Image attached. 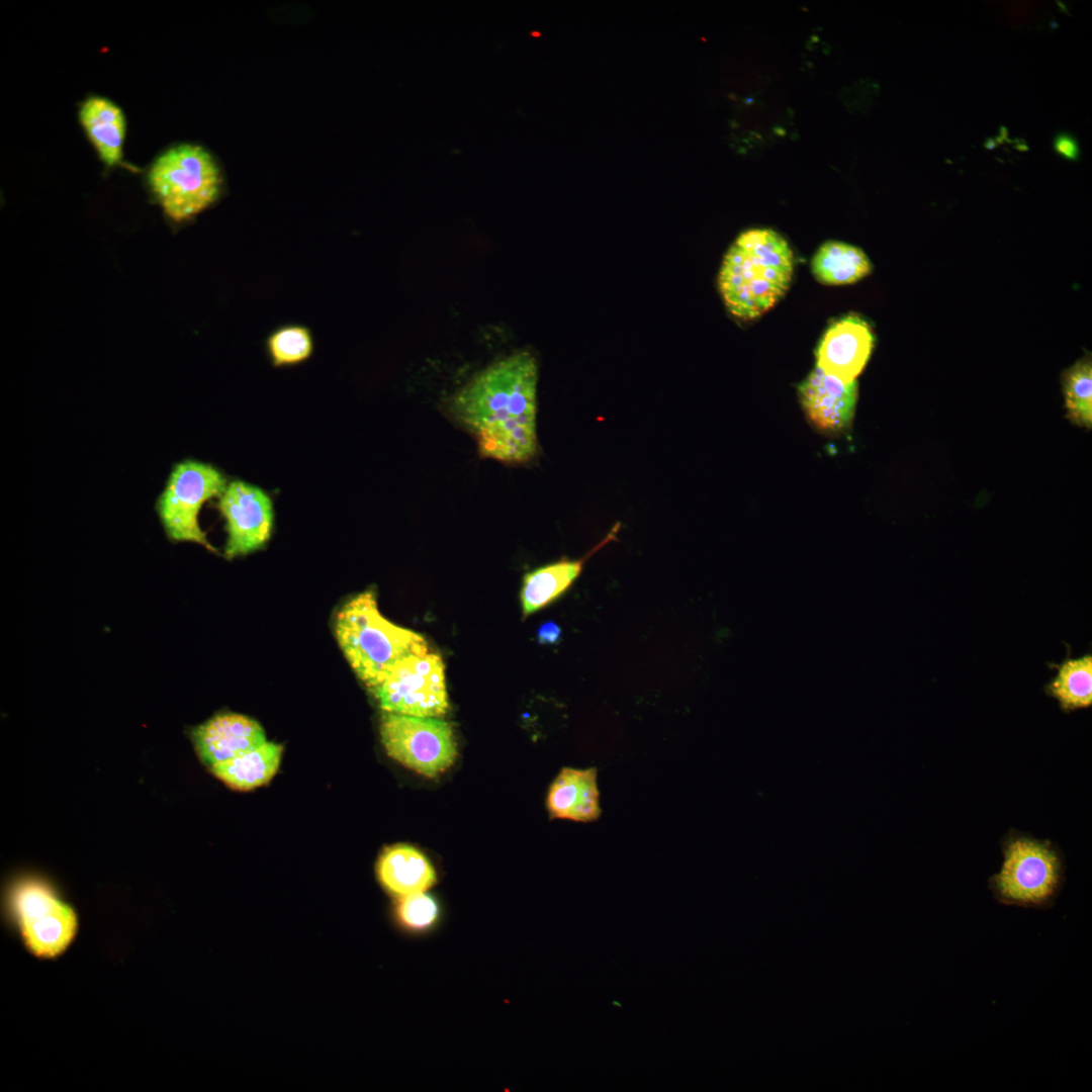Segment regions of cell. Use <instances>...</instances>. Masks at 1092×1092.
Returning a JSON list of instances; mask_svg holds the SVG:
<instances>
[{
  "mask_svg": "<svg viewBox=\"0 0 1092 1092\" xmlns=\"http://www.w3.org/2000/svg\"><path fill=\"white\" fill-rule=\"evenodd\" d=\"M538 364L520 351L477 372L446 401V411L475 440L481 458L517 465L538 452Z\"/></svg>",
  "mask_w": 1092,
  "mask_h": 1092,
  "instance_id": "cell-1",
  "label": "cell"
},
{
  "mask_svg": "<svg viewBox=\"0 0 1092 1092\" xmlns=\"http://www.w3.org/2000/svg\"><path fill=\"white\" fill-rule=\"evenodd\" d=\"M794 255L779 233L751 229L726 252L718 276L722 299L731 314L748 321L772 307L788 290Z\"/></svg>",
  "mask_w": 1092,
  "mask_h": 1092,
  "instance_id": "cell-2",
  "label": "cell"
},
{
  "mask_svg": "<svg viewBox=\"0 0 1092 1092\" xmlns=\"http://www.w3.org/2000/svg\"><path fill=\"white\" fill-rule=\"evenodd\" d=\"M334 631L348 663L369 690L401 659L431 651L421 634L381 615L373 590L357 595L337 612Z\"/></svg>",
  "mask_w": 1092,
  "mask_h": 1092,
  "instance_id": "cell-3",
  "label": "cell"
},
{
  "mask_svg": "<svg viewBox=\"0 0 1092 1092\" xmlns=\"http://www.w3.org/2000/svg\"><path fill=\"white\" fill-rule=\"evenodd\" d=\"M147 181L164 214L175 223H182L217 200L222 176L207 149L198 144L179 143L154 159Z\"/></svg>",
  "mask_w": 1092,
  "mask_h": 1092,
  "instance_id": "cell-4",
  "label": "cell"
},
{
  "mask_svg": "<svg viewBox=\"0 0 1092 1092\" xmlns=\"http://www.w3.org/2000/svg\"><path fill=\"white\" fill-rule=\"evenodd\" d=\"M1003 854L1000 872L990 879L999 902L1041 907L1054 900L1062 882V863L1048 841L1016 835L1005 843Z\"/></svg>",
  "mask_w": 1092,
  "mask_h": 1092,
  "instance_id": "cell-5",
  "label": "cell"
},
{
  "mask_svg": "<svg viewBox=\"0 0 1092 1092\" xmlns=\"http://www.w3.org/2000/svg\"><path fill=\"white\" fill-rule=\"evenodd\" d=\"M226 485L225 476L210 464L195 460L176 464L157 502V512L168 538L193 542L216 552L200 528L198 516L203 504L218 498Z\"/></svg>",
  "mask_w": 1092,
  "mask_h": 1092,
  "instance_id": "cell-6",
  "label": "cell"
},
{
  "mask_svg": "<svg viewBox=\"0 0 1092 1092\" xmlns=\"http://www.w3.org/2000/svg\"><path fill=\"white\" fill-rule=\"evenodd\" d=\"M10 907L27 949L38 958L53 959L74 939L78 919L43 881L25 879L10 893Z\"/></svg>",
  "mask_w": 1092,
  "mask_h": 1092,
  "instance_id": "cell-7",
  "label": "cell"
},
{
  "mask_svg": "<svg viewBox=\"0 0 1092 1092\" xmlns=\"http://www.w3.org/2000/svg\"><path fill=\"white\" fill-rule=\"evenodd\" d=\"M380 737L390 757L429 778L444 772L457 757L453 728L438 718L383 712Z\"/></svg>",
  "mask_w": 1092,
  "mask_h": 1092,
  "instance_id": "cell-8",
  "label": "cell"
},
{
  "mask_svg": "<svg viewBox=\"0 0 1092 1092\" xmlns=\"http://www.w3.org/2000/svg\"><path fill=\"white\" fill-rule=\"evenodd\" d=\"M370 691L383 712L439 718L449 709L444 662L432 651L401 659Z\"/></svg>",
  "mask_w": 1092,
  "mask_h": 1092,
  "instance_id": "cell-9",
  "label": "cell"
},
{
  "mask_svg": "<svg viewBox=\"0 0 1092 1092\" xmlns=\"http://www.w3.org/2000/svg\"><path fill=\"white\" fill-rule=\"evenodd\" d=\"M217 509L225 521L226 559L255 552L269 541L274 520L273 503L262 488L233 480L218 497Z\"/></svg>",
  "mask_w": 1092,
  "mask_h": 1092,
  "instance_id": "cell-10",
  "label": "cell"
},
{
  "mask_svg": "<svg viewBox=\"0 0 1092 1092\" xmlns=\"http://www.w3.org/2000/svg\"><path fill=\"white\" fill-rule=\"evenodd\" d=\"M874 347L869 325L855 314L832 323L816 349V367L844 383L855 381Z\"/></svg>",
  "mask_w": 1092,
  "mask_h": 1092,
  "instance_id": "cell-11",
  "label": "cell"
},
{
  "mask_svg": "<svg viewBox=\"0 0 1092 1092\" xmlns=\"http://www.w3.org/2000/svg\"><path fill=\"white\" fill-rule=\"evenodd\" d=\"M803 411L811 424L827 434L849 428L857 401V382L844 383L815 367L798 386Z\"/></svg>",
  "mask_w": 1092,
  "mask_h": 1092,
  "instance_id": "cell-12",
  "label": "cell"
},
{
  "mask_svg": "<svg viewBox=\"0 0 1092 1092\" xmlns=\"http://www.w3.org/2000/svg\"><path fill=\"white\" fill-rule=\"evenodd\" d=\"M191 737L199 758L209 767L267 742L257 721L235 713L213 716L196 727Z\"/></svg>",
  "mask_w": 1092,
  "mask_h": 1092,
  "instance_id": "cell-13",
  "label": "cell"
},
{
  "mask_svg": "<svg viewBox=\"0 0 1092 1092\" xmlns=\"http://www.w3.org/2000/svg\"><path fill=\"white\" fill-rule=\"evenodd\" d=\"M78 121L106 167L122 164L127 122L116 102L102 95H89L79 104Z\"/></svg>",
  "mask_w": 1092,
  "mask_h": 1092,
  "instance_id": "cell-14",
  "label": "cell"
},
{
  "mask_svg": "<svg viewBox=\"0 0 1092 1092\" xmlns=\"http://www.w3.org/2000/svg\"><path fill=\"white\" fill-rule=\"evenodd\" d=\"M546 806L551 818L588 823L602 814L597 767H563L549 787Z\"/></svg>",
  "mask_w": 1092,
  "mask_h": 1092,
  "instance_id": "cell-15",
  "label": "cell"
},
{
  "mask_svg": "<svg viewBox=\"0 0 1092 1092\" xmlns=\"http://www.w3.org/2000/svg\"><path fill=\"white\" fill-rule=\"evenodd\" d=\"M619 527V524L614 526L605 539L583 557H563L525 574L520 595L523 618L543 609L564 594L581 573L585 561L615 539Z\"/></svg>",
  "mask_w": 1092,
  "mask_h": 1092,
  "instance_id": "cell-16",
  "label": "cell"
},
{
  "mask_svg": "<svg viewBox=\"0 0 1092 1092\" xmlns=\"http://www.w3.org/2000/svg\"><path fill=\"white\" fill-rule=\"evenodd\" d=\"M376 877L381 887L396 898L426 892L437 881L430 860L415 847L403 844L390 846L381 853Z\"/></svg>",
  "mask_w": 1092,
  "mask_h": 1092,
  "instance_id": "cell-17",
  "label": "cell"
},
{
  "mask_svg": "<svg viewBox=\"0 0 1092 1092\" xmlns=\"http://www.w3.org/2000/svg\"><path fill=\"white\" fill-rule=\"evenodd\" d=\"M282 746L273 742L210 766L211 772L233 789L247 791L269 782L277 771Z\"/></svg>",
  "mask_w": 1092,
  "mask_h": 1092,
  "instance_id": "cell-18",
  "label": "cell"
},
{
  "mask_svg": "<svg viewBox=\"0 0 1092 1092\" xmlns=\"http://www.w3.org/2000/svg\"><path fill=\"white\" fill-rule=\"evenodd\" d=\"M872 269L868 256L857 247L837 242H825L815 253L811 270L824 284H850L867 276Z\"/></svg>",
  "mask_w": 1092,
  "mask_h": 1092,
  "instance_id": "cell-19",
  "label": "cell"
},
{
  "mask_svg": "<svg viewBox=\"0 0 1092 1092\" xmlns=\"http://www.w3.org/2000/svg\"><path fill=\"white\" fill-rule=\"evenodd\" d=\"M1056 675L1044 687L1064 712L1086 709L1092 705V655L1067 657L1055 665Z\"/></svg>",
  "mask_w": 1092,
  "mask_h": 1092,
  "instance_id": "cell-20",
  "label": "cell"
},
{
  "mask_svg": "<svg viewBox=\"0 0 1092 1092\" xmlns=\"http://www.w3.org/2000/svg\"><path fill=\"white\" fill-rule=\"evenodd\" d=\"M439 917L438 902L426 892L397 898L392 911L395 926L410 935L428 933L437 925Z\"/></svg>",
  "mask_w": 1092,
  "mask_h": 1092,
  "instance_id": "cell-21",
  "label": "cell"
},
{
  "mask_svg": "<svg viewBox=\"0 0 1092 1092\" xmlns=\"http://www.w3.org/2000/svg\"><path fill=\"white\" fill-rule=\"evenodd\" d=\"M267 350L276 367L289 366L307 360L313 352L310 331L303 326L278 328L267 339Z\"/></svg>",
  "mask_w": 1092,
  "mask_h": 1092,
  "instance_id": "cell-22",
  "label": "cell"
},
{
  "mask_svg": "<svg viewBox=\"0 0 1092 1092\" xmlns=\"http://www.w3.org/2000/svg\"><path fill=\"white\" fill-rule=\"evenodd\" d=\"M1066 405L1072 421L1090 428L1092 423V368L1083 361L1073 366L1065 376Z\"/></svg>",
  "mask_w": 1092,
  "mask_h": 1092,
  "instance_id": "cell-23",
  "label": "cell"
},
{
  "mask_svg": "<svg viewBox=\"0 0 1092 1092\" xmlns=\"http://www.w3.org/2000/svg\"><path fill=\"white\" fill-rule=\"evenodd\" d=\"M1054 148L1056 153L1066 160L1074 161L1080 156L1079 144L1069 133L1058 134L1054 141Z\"/></svg>",
  "mask_w": 1092,
  "mask_h": 1092,
  "instance_id": "cell-24",
  "label": "cell"
},
{
  "mask_svg": "<svg viewBox=\"0 0 1092 1092\" xmlns=\"http://www.w3.org/2000/svg\"><path fill=\"white\" fill-rule=\"evenodd\" d=\"M561 638V628L553 621L541 624L537 630V640L543 645L557 644Z\"/></svg>",
  "mask_w": 1092,
  "mask_h": 1092,
  "instance_id": "cell-25",
  "label": "cell"
}]
</instances>
